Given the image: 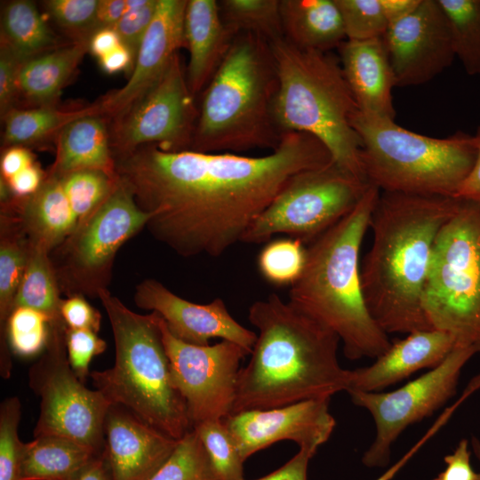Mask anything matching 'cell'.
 <instances>
[{"mask_svg":"<svg viewBox=\"0 0 480 480\" xmlns=\"http://www.w3.org/2000/svg\"><path fill=\"white\" fill-rule=\"evenodd\" d=\"M307 248L300 240L288 237L269 241L258 257L261 276L275 285H292L301 276Z\"/></svg>","mask_w":480,"mask_h":480,"instance_id":"obj_37","label":"cell"},{"mask_svg":"<svg viewBox=\"0 0 480 480\" xmlns=\"http://www.w3.org/2000/svg\"><path fill=\"white\" fill-rule=\"evenodd\" d=\"M187 0H158L156 14L140 44L127 83L98 102L102 116L116 117L148 92L185 46Z\"/></svg>","mask_w":480,"mask_h":480,"instance_id":"obj_19","label":"cell"},{"mask_svg":"<svg viewBox=\"0 0 480 480\" xmlns=\"http://www.w3.org/2000/svg\"><path fill=\"white\" fill-rule=\"evenodd\" d=\"M423 306L433 329L480 352V201L461 198L440 229Z\"/></svg>","mask_w":480,"mask_h":480,"instance_id":"obj_9","label":"cell"},{"mask_svg":"<svg viewBox=\"0 0 480 480\" xmlns=\"http://www.w3.org/2000/svg\"><path fill=\"white\" fill-rule=\"evenodd\" d=\"M21 405L17 396L0 405V480H20L25 443L19 437Z\"/></svg>","mask_w":480,"mask_h":480,"instance_id":"obj_39","label":"cell"},{"mask_svg":"<svg viewBox=\"0 0 480 480\" xmlns=\"http://www.w3.org/2000/svg\"><path fill=\"white\" fill-rule=\"evenodd\" d=\"M278 78L269 42L242 32L205 87L190 150L276 149L283 133L273 107Z\"/></svg>","mask_w":480,"mask_h":480,"instance_id":"obj_5","label":"cell"},{"mask_svg":"<svg viewBox=\"0 0 480 480\" xmlns=\"http://www.w3.org/2000/svg\"><path fill=\"white\" fill-rule=\"evenodd\" d=\"M382 40L396 86L426 84L449 68L456 57L449 23L438 0H421L412 14L388 26Z\"/></svg>","mask_w":480,"mask_h":480,"instance_id":"obj_15","label":"cell"},{"mask_svg":"<svg viewBox=\"0 0 480 480\" xmlns=\"http://www.w3.org/2000/svg\"><path fill=\"white\" fill-rule=\"evenodd\" d=\"M127 11V0H99V28H114Z\"/></svg>","mask_w":480,"mask_h":480,"instance_id":"obj_52","label":"cell"},{"mask_svg":"<svg viewBox=\"0 0 480 480\" xmlns=\"http://www.w3.org/2000/svg\"><path fill=\"white\" fill-rule=\"evenodd\" d=\"M198 111L179 54L162 78L113 118L111 147L116 154L155 144L166 151L190 149Z\"/></svg>","mask_w":480,"mask_h":480,"instance_id":"obj_14","label":"cell"},{"mask_svg":"<svg viewBox=\"0 0 480 480\" xmlns=\"http://www.w3.org/2000/svg\"><path fill=\"white\" fill-rule=\"evenodd\" d=\"M449 23L455 56L469 76L480 75V0H438Z\"/></svg>","mask_w":480,"mask_h":480,"instance_id":"obj_32","label":"cell"},{"mask_svg":"<svg viewBox=\"0 0 480 480\" xmlns=\"http://www.w3.org/2000/svg\"><path fill=\"white\" fill-rule=\"evenodd\" d=\"M89 41L77 39L24 62L19 73V92L42 106H52L89 51Z\"/></svg>","mask_w":480,"mask_h":480,"instance_id":"obj_27","label":"cell"},{"mask_svg":"<svg viewBox=\"0 0 480 480\" xmlns=\"http://www.w3.org/2000/svg\"><path fill=\"white\" fill-rule=\"evenodd\" d=\"M480 388V373L473 377L467 384L464 391L458 401L460 404L468 398L470 395Z\"/></svg>","mask_w":480,"mask_h":480,"instance_id":"obj_56","label":"cell"},{"mask_svg":"<svg viewBox=\"0 0 480 480\" xmlns=\"http://www.w3.org/2000/svg\"><path fill=\"white\" fill-rule=\"evenodd\" d=\"M1 43L24 63L55 48L57 39L35 3L11 1L2 12Z\"/></svg>","mask_w":480,"mask_h":480,"instance_id":"obj_29","label":"cell"},{"mask_svg":"<svg viewBox=\"0 0 480 480\" xmlns=\"http://www.w3.org/2000/svg\"><path fill=\"white\" fill-rule=\"evenodd\" d=\"M460 202L455 196L380 191L360 277L368 311L387 334L433 329L423 306L433 247Z\"/></svg>","mask_w":480,"mask_h":480,"instance_id":"obj_2","label":"cell"},{"mask_svg":"<svg viewBox=\"0 0 480 480\" xmlns=\"http://www.w3.org/2000/svg\"><path fill=\"white\" fill-rule=\"evenodd\" d=\"M115 160L116 174L151 215V235L184 257L220 256L242 242L294 175L333 162L318 139L300 132L283 133L278 147L262 156L149 144Z\"/></svg>","mask_w":480,"mask_h":480,"instance_id":"obj_1","label":"cell"},{"mask_svg":"<svg viewBox=\"0 0 480 480\" xmlns=\"http://www.w3.org/2000/svg\"><path fill=\"white\" fill-rule=\"evenodd\" d=\"M284 37L297 47L320 52L346 40L335 0H280Z\"/></svg>","mask_w":480,"mask_h":480,"instance_id":"obj_26","label":"cell"},{"mask_svg":"<svg viewBox=\"0 0 480 480\" xmlns=\"http://www.w3.org/2000/svg\"><path fill=\"white\" fill-rule=\"evenodd\" d=\"M156 318L172 380L185 401L191 428L228 418L236 400L240 364L248 352L225 340L206 346L184 342L172 334L157 314Z\"/></svg>","mask_w":480,"mask_h":480,"instance_id":"obj_13","label":"cell"},{"mask_svg":"<svg viewBox=\"0 0 480 480\" xmlns=\"http://www.w3.org/2000/svg\"><path fill=\"white\" fill-rule=\"evenodd\" d=\"M148 480H220L195 430L181 439L166 462Z\"/></svg>","mask_w":480,"mask_h":480,"instance_id":"obj_36","label":"cell"},{"mask_svg":"<svg viewBox=\"0 0 480 480\" xmlns=\"http://www.w3.org/2000/svg\"><path fill=\"white\" fill-rule=\"evenodd\" d=\"M104 436L112 480H148L179 443L119 404L108 411Z\"/></svg>","mask_w":480,"mask_h":480,"instance_id":"obj_20","label":"cell"},{"mask_svg":"<svg viewBox=\"0 0 480 480\" xmlns=\"http://www.w3.org/2000/svg\"><path fill=\"white\" fill-rule=\"evenodd\" d=\"M61 301L49 251L30 243L27 268L12 310L18 307L33 308L45 315L50 325H60L65 324L60 313Z\"/></svg>","mask_w":480,"mask_h":480,"instance_id":"obj_31","label":"cell"},{"mask_svg":"<svg viewBox=\"0 0 480 480\" xmlns=\"http://www.w3.org/2000/svg\"><path fill=\"white\" fill-rule=\"evenodd\" d=\"M115 341L111 368L90 372L95 389L112 404L180 440L192 429L185 401L172 375L156 314L129 309L106 288L97 291Z\"/></svg>","mask_w":480,"mask_h":480,"instance_id":"obj_7","label":"cell"},{"mask_svg":"<svg viewBox=\"0 0 480 480\" xmlns=\"http://www.w3.org/2000/svg\"><path fill=\"white\" fill-rule=\"evenodd\" d=\"M34 164L32 153L23 146L9 147L2 155V178L8 180L15 174Z\"/></svg>","mask_w":480,"mask_h":480,"instance_id":"obj_49","label":"cell"},{"mask_svg":"<svg viewBox=\"0 0 480 480\" xmlns=\"http://www.w3.org/2000/svg\"><path fill=\"white\" fill-rule=\"evenodd\" d=\"M248 319L258 330L257 340L239 372L231 414L347 391L350 370L339 363L340 340L332 331L276 293L253 302Z\"/></svg>","mask_w":480,"mask_h":480,"instance_id":"obj_3","label":"cell"},{"mask_svg":"<svg viewBox=\"0 0 480 480\" xmlns=\"http://www.w3.org/2000/svg\"><path fill=\"white\" fill-rule=\"evenodd\" d=\"M269 44L278 78L273 112L279 131L313 135L338 166L367 182L360 138L351 124L358 108L339 59L297 47L284 37Z\"/></svg>","mask_w":480,"mask_h":480,"instance_id":"obj_6","label":"cell"},{"mask_svg":"<svg viewBox=\"0 0 480 480\" xmlns=\"http://www.w3.org/2000/svg\"><path fill=\"white\" fill-rule=\"evenodd\" d=\"M420 2L421 0H380L388 26L412 14Z\"/></svg>","mask_w":480,"mask_h":480,"instance_id":"obj_55","label":"cell"},{"mask_svg":"<svg viewBox=\"0 0 480 480\" xmlns=\"http://www.w3.org/2000/svg\"><path fill=\"white\" fill-rule=\"evenodd\" d=\"M380 190L369 184L356 206L310 243L289 302L338 335L350 360L377 358L391 345L366 307L359 254Z\"/></svg>","mask_w":480,"mask_h":480,"instance_id":"obj_4","label":"cell"},{"mask_svg":"<svg viewBox=\"0 0 480 480\" xmlns=\"http://www.w3.org/2000/svg\"><path fill=\"white\" fill-rule=\"evenodd\" d=\"M471 447H472L474 454L476 455V457L480 462V441L478 438L475 436L472 437ZM476 480H480V472L477 473Z\"/></svg>","mask_w":480,"mask_h":480,"instance_id":"obj_57","label":"cell"},{"mask_svg":"<svg viewBox=\"0 0 480 480\" xmlns=\"http://www.w3.org/2000/svg\"><path fill=\"white\" fill-rule=\"evenodd\" d=\"M96 454L99 453L90 447L68 437H35L25 443L20 480H68Z\"/></svg>","mask_w":480,"mask_h":480,"instance_id":"obj_28","label":"cell"},{"mask_svg":"<svg viewBox=\"0 0 480 480\" xmlns=\"http://www.w3.org/2000/svg\"><path fill=\"white\" fill-rule=\"evenodd\" d=\"M76 221V233L113 190L118 176L81 170L60 177Z\"/></svg>","mask_w":480,"mask_h":480,"instance_id":"obj_34","label":"cell"},{"mask_svg":"<svg viewBox=\"0 0 480 480\" xmlns=\"http://www.w3.org/2000/svg\"><path fill=\"white\" fill-rule=\"evenodd\" d=\"M60 313L67 328L95 332L100 328V312L80 295L76 294L62 300Z\"/></svg>","mask_w":480,"mask_h":480,"instance_id":"obj_45","label":"cell"},{"mask_svg":"<svg viewBox=\"0 0 480 480\" xmlns=\"http://www.w3.org/2000/svg\"><path fill=\"white\" fill-rule=\"evenodd\" d=\"M158 0H140L139 4L128 9L114 26L123 44L132 52L134 62L140 44L156 14Z\"/></svg>","mask_w":480,"mask_h":480,"instance_id":"obj_43","label":"cell"},{"mask_svg":"<svg viewBox=\"0 0 480 480\" xmlns=\"http://www.w3.org/2000/svg\"><path fill=\"white\" fill-rule=\"evenodd\" d=\"M351 124L360 138L364 178L380 191L456 197L476 162L474 135L428 137L358 110Z\"/></svg>","mask_w":480,"mask_h":480,"instance_id":"obj_8","label":"cell"},{"mask_svg":"<svg viewBox=\"0 0 480 480\" xmlns=\"http://www.w3.org/2000/svg\"><path fill=\"white\" fill-rule=\"evenodd\" d=\"M219 6L223 22L236 36L251 32L269 43L284 37L280 0H222Z\"/></svg>","mask_w":480,"mask_h":480,"instance_id":"obj_33","label":"cell"},{"mask_svg":"<svg viewBox=\"0 0 480 480\" xmlns=\"http://www.w3.org/2000/svg\"><path fill=\"white\" fill-rule=\"evenodd\" d=\"M106 348V342L97 335V332L67 328L68 359L73 372L84 383L90 375L89 366L92 358L103 353Z\"/></svg>","mask_w":480,"mask_h":480,"instance_id":"obj_42","label":"cell"},{"mask_svg":"<svg viewBox=\"0 0 480 480\" xmlns=\"http://www.w3.org/2000/svg\"><path fill=\"white\" fill-rule=\"evenodd\" d=\"M444 469L433 480H476V475L471 466L468 441L461 439L453 452L444 458Z\"/></svg>","mask_w":480,"mask_h":480,"instance_id":"obj_46","label":"cell"},{"mask_svg":"<svg viewBox=\"0 0 480 480\" xmlns=\"http://www.w3.org/2000/svg\"><path fill=\"white\" fill-rule=\"evenodd\" d=\"M314 455L300 449L284 465L256 480H307L308 463Z\"/></svg>","mask_w":480,"mask_h":480,"instance_id":"obj_47","label":"cell"},{"mask_svg":"<svg viewBox=\"0 0 480 480\" xmlns=\"http://www.w3.org/2000/svg\"><path fill=\"white\" fill-rule=\"evenodd\" d=\"M68 480H112L104 452L96 454Z\"/></svg>","mask_w":480,"mask_h":480,"instance_id":"obj_51","label":"cell"},{"mask_svg":"<svg viewBox=\"0 0 480 480\" xmlns=\"http://www.w3.org/2000/svg\"><path fill=\"white\" fill-rule=\"evenodd\" d=\"M150 218L118 177L108 196L68 238L69 267L74 276L83 281L101 278L121 245L145 228Z\"/></svg>","mask_w":480,"mask_h":480,"instance_id":"obj_17","label":"cell"},{"mask_svg":"<svg viewBox=\"0 0 480 480\" xmlns=\"http://www.w3.org/2000/svg\"><path fill=\"white\" fill-rule=\"evenodd\" d=\"M44 178L41 169L34 164L5 181L15 196L26 198L39 189Z\"/></svg>","mask_w":480,"mask_h":480,"instance_id":"obj_48","label":"cell"},{"mask_svg":"<svg viewBox=\"0 0 480 480\" xmlns=\"http://www.w3.org/2000/svg\"><path fill=\"white\" fill-rule=\"evenodd\" d=\"M18 220L31 244L49 252L68 240L76 221L60 177L48 174L39 189L22 198Z\"/></svg>","mask_w":480,"mask_h":480,"instance_id":"obj_25","label":"cell"},{"mask_svg":"<svg viewBox=\"0 0 480 480\" xmlns=\"http://www.w3.org/2000/svg\"><path fill=\"white\" fill-rule=\"evenodd\" d=\"M135 304L159 315L169 331L179 340L198 346L210 339L232 341L251 355L257 334L240 324L230 315L225 302L216 298L207 304L186 300L155 279H146L136 288Z\"/></svg>","mask_w":480,"mask_h":480,"instance_id":"obj_18","label":"cell"},{"mask_svg":"<svg viewBox=\"0 0 480 480\" xmlns=\"http://www.w3.org/2000/svg\"><path fill=\"white\" fill-rule=\"evenodd\" d=\"M343 75L358 111L395 120L392 90L394 74L382 37L346 39L338 47Z\"/></svg>","mask_w":480,"mask_h":480,"instance_id":"obj_22","label":"cell"},{"mask_svg":"<svg viewBox=\"0 0 480 480\" xmlns=\"http://www.w3.org/2000/svg\"><path fill=\"white\" fill-rule=\"evenodd\" d=\"M341 15L346 39L364 41L380 38L388 24L380 0H335Z\"/></svg>","mask_w":480,"mask_h":480,"instance_id":"obj_40","label":"cell"},{"mask_svg":"<svg viewBox=\"0 0 480 480\" xmlns=\"http://www.w3.org/2000/svg\"><path fill=\"white\" fill-rule=\"evenodd\" d=\"M331 398L304 400L289 405L233 413L224 422L245 461L255 452L284 440L316 454L335 428Z\"/></svg>","mask_w":480,"mask_h":480,"instance_id":"obj_16","label":"cell"},{"mask_svg":"<svg viewBox=\"0 0 480 480\" xmlns=\"http://www.w3.org/2000/svg\"><path fill=\"white\" fill-rule=\"evenodd\" d=\"M102 70L108 74H115L125 69H132L134 58L130 50L121 44L116 49L99 60Z\"/></svg>","mask_w":480,"mask_h":480,"instance_id":"obj_54","label":"cell"},{"mask_svg":"<svg viewBox=\"0 0 480 480\" xmlns=\"http://www.w3.org/2000/svg\"><path fill=\"white\" fill-rule=\"evenodd\" d=\"M44 4L60 28L77 35L78 39L90 38L99 29V0H49Z\"/></svg>","mask_w":480,"mask_h":480,"instance_id":"obj_41","label":"cell"},{"mask_svg":"<svg viewBox=\"0 0 480 480\" xmlns=\"http://www.w3.org/2000/svg\"><path fill=\"white\" fill-rule=\"evenodd\" d=\"M92 115L102 116L98 101L75 109H59L53 105L30 109L13 108L3 117L4 141L10 147L39 142L57 135L70 122Z\"/></svg>","mask_w":480,"mask_h":480,"instance_id":"obj_30","label":"cell"},{"mask_svg":"<svg viewBox=\"0 0 480 480\" xmlns=\"http://www.w3.org/2000/svg\"><path fill=\"white\" fill-rule=\"evenodd\" d=\"M476 352L455 346L437 366L388 392L348 391L353 404L367 410L375 424V437L362 463L367 468L388 464L391 448L410 425L430 416L455 394L460 372Z\"/></svg>","mask_w":480,"mask_h":480,"instance_id":"obj_12","label":"cell"},{"mask_svg":"<svg viewBox=\"0 0 480 480\" xmlns=\"http://www.w3.org/2000/svg\"><path fill=\"white\" fill-rule=\"evenodd\" d=\"M369 183L334 162L294 175L243 237L247 244L270 241L284 234L312 243L349 213Z\"/></svg>","mask_w":480,"mask_h":480,"instance_id":"obj_10","label":"cell"},{"mask_svg":"<svg viewBox=\"0 0 480 480\" xmlns=\"http://www.w3.org/2000/svg\"><path fill=\"white\" fill-rule=\"evenodd\" d=\"M23 62L4 44L0 50V112L4 117L11 109L19 92L18 78Z\"/></svg>","mask_w":480,"mask_h":480,"instance_id":"obj_44","label":"cell"},{"mask_svg":"<svg viewBox=\"0 0 480 480\" xmlns=\"http://www.w3.org/2000/svg\"><path fill=\"white\" fill-rule=\"evenodd\" d=\"M184 37L189 52L187 83L195 96L208 85L236 35L223 22L219 2L187 0Z\"/></svg>","mask_w":480,"mask_h":480,"instance_id":"obj_23","label":"cell"},{"mask_svg":"<svg viewBox=\"0 0 480 480\" xmlns=\"http://www.w3.org/2000/svg\"><path fill=\"white\" fill-rule=\"evenodd\" d=\"M81 170L117 175L110 133L103 116L92 115L74 120L56 135V157L49 174L62 177Z\"/></svg>","mask_w":480,"mask_h":480,"instance_id":"obj_24","label":"cell"},{"mask_svg":"<svg viewBox=\"0 0 480 480\" xmlns=\"http://www.w3.org/2000/svg\"><path fill=\"white\" fill-rule=\"evenodd\" d=\"M66 331V324L50 326L48 343L28 372L29 387L40 397L34 436L68 437L100 453L105 419L112 404L100 391L87 388L73 372Z\"/></svg>","mask_w":480,"mask_h":480,"instance_id":"obj_11","label":"cell"},{"mask_svg":"<svg viewBox=\"0 0 480 480\" xmlns=\"http://www.w3.org/2000/svg\"><path fill=\"white\" fill-rule=\"evenodd\" d=\"M49 335V318L33 308H15L7 320V342L10 349L18 356L28 357L44 351Z\"/></svg>","mask_w":480,"mask_h":480,"instance_id":"obj_38","label":"cell"},{"mask_svg":"<svg viewBox=\"0 0 480 480\" xmlns=\"http://www.w3.org/2000/svg\"><path fill=\"white\" fill-rule=\"evenodd\" d=\"M123 44L113 28L97 29L90 37L89 51L99 60Z\"/></svg>","mask_w":480,"mask_h":480,"instance_id":"obj_50","label":"cell"},{"mask_svg":"<svg viewBox=\"0 0 480 480\" xmlns=\"http://www.w3.org/2000/svg\"><path fill=\"white\" fill-rule=\"evenodd\" d=\"M477 144V154L474 167L461 185L456 197L480 201V126L474 135Z\"/></svg>","mask_w":480,"mask_h":480,"instance_id":"obj_53","label":"cell"},{"mask_svg":"<svg viewBox=\"0 0 480 480\" xmlns=\"http://www.w3.org/2000/svg\"><path fill=\"white\" fill-rule=\"evenodd\" d=\"M456 343L447 332L420 330L411 332L390 347L372 364L350 370L347 392H379L422 369L441 364Z\"/></svg>","mask_w":480,"mask_h":480,"instance_id":"obj_21","label":"cell"},{"mask_svg":"<svg viewBox=\"0 0 480 480\" xmlns=\"http://www.w3.org/2000/svg\"><path fill=\"white\" fill-rule=\"evenodd\" d=\"M192 429L200 438L220 480H244V460L224 420H205L194 425Z\"/></svg>","mask_w":480,"mask_h":480,"instance_id":"obj_35","label":"cell"}]
</instances>
